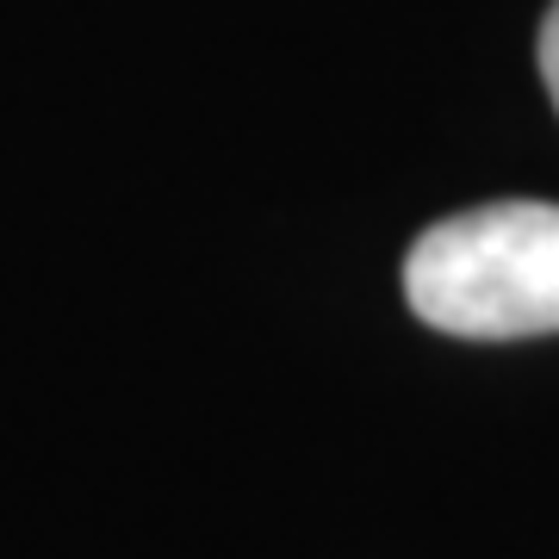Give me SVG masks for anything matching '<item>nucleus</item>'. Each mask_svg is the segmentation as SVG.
<instances>
[{
	"label": "nucleus",
	"instance_id": "2",
	"mask_svg": "<svg viewBox=\"0 0 559 559\" xmlns=\"http://www.w3.org/2000/svg\"><path fill=\"white\" fill-rule=\"evenodd\" d=\"M540 81H547V94L559 106V0H554V13L540 20Z\"/></svg>",
	"mask_w": 559,
	"mask_h": 559
},
{
	"label": "nucleus",
	"instance_id": "1",
	"mask_svg": "<svg viewBox=\"0 0 559 559\" xmlns=\"http://www.w3.org/2000/svg\"><path fill=\"white\" fill-rule=\"evenodd\" d=\"M404 299L429 330H448V336H554L559 205L498 200L429 224L404 261Z\"/></svg>",
	"mask_w": 559,
	"mask_h": 559
}]
</instances>
